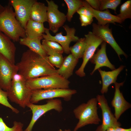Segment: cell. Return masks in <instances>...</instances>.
<instances>
[{
  "mask_svg": "<svg viewBox=\"0 0 131 131\" xmlns=\"http://www.w3.org/2000/svg\"><path fill=\"white\" fill-rule=\"evenodd\" d=\"M98 102L96 98L89 100L86 103H83L75 108L73 112L78 123L73 131L89 124H98L101 120L98 114Z\"/></svg>",
  "mask_w": 131,
  "mask_h": 131,
  "instance_id": "3957f363",
  "label": "cell"
},
{
  "mask_svg": "<svg viewBox=\"0 0 131 131\" xmlns=\"http://www.w3.org/2000/svg\"><path fill=\"white\" fill-rule=\"evenodd\" d=\"M43 48L48 56V59L54 66L59 68L63 61L62 54L58 53L50 49L44 44L42 43Z\"/></svg>",
  "mask_w": 131,
  "mask_h": 131,
  "instance_id": "cb8c5ba5",
  "label": "cell"
},
{
  "mask_svg": "<svg viewBox=\"0 0 131 131\" xmlns=\"http://www.w3.org/2000/svg\"><path fill=\"white\" fill-rule=\"evenodd\" d=\"M46 28L43 23L29 20L25 29L26 37L33 39L41 36L45 33Z\"/></svg>",
  "mask_w": 131,
  "mask_h": 131,
  "instance_id": "7402d4cb",
  "label": "cell"
},
{
  "mask_svg": "<svg viewBox=\"0 0 131 131\" xmlns=\"http://www.w3.org/2000/svg\"><path fill=\"white\" fill-rule=\"evenodd\" d=\"M47 3V19L49 30L56 33L59 28L63 26L66 18L65 14L60 11L58 6L52 0H46Z\"/></svg>",
  "mask_w": 131,
  "mask_h": 131,
  "instance_id": "8fae6325",
  "label": "cell"
},
{
  "mask_svg": "<svg viewBox=\"0 0 131 131\" xmlns=\"http://www.w3.org/2000/svg\"><path fill=\"white\" fill-rule=\"evenodd\" d=\"M96 98L98 104L101 110L102 123L95 131H105L111 127H120L121 124L118 121V120L112 113L107 100L104 94L97 95Z\"/></svg>",
  "mask_w": 131,
  "mask_h": 131,
  "instance_id": "30bf717a",
  "label": "cell"
},
{
  "mask_svg": "<svg viewBox=\"0 0 131 131\" xmlns=\"http://www.w3.org/2000/svg\"><path fill=\"white\" fill-rule=\"evenodd\" d=\"M84 1L91 12L93 17L95 18L98 21V25H103L110 23L115 24L116 22L122 23L118 17L112 14L108 9L103 11L96 10L92 8L85 0H84Z\"/></svg>",
  "mask_w": 131,
  "mask_h": 131,
  "instance_id": "ac0fdd59",
  "label": "cell"
},
{
  "mask_svg": "<svg viewBox=\"0 0 131 131\" xmlns=\"http://www.w3.org/2000/svg\"><path fill=\"white\" fill-rule=\"evenodd\" d=\"M26 81L12 80L10 87L7 91L8 99L25 108L30 103L32 90L26 86Z\"/></svg>",
  "mask_w": 131,
  "mask_h": 131,
  "instance_id": "5b68a950",
  "label": "cell"
},
{
  "mask_svg": "<svg viewBox=\"0 0 131 131\" xmlns=\"http://www.w3.org/2000/svg\"><path fill=\"white\" fill-rule=\"evenodd\" d=\"M26 106L31 110L32 115L31 121L27 128L23 131H32L36 122L43 115L47 112L54 109L59 113L62 110V102L59 99H48L46 104L36 105L31 102Z\"/></svg>",
  "mask_w": 131,
  "mask_h": 131,
  "instance_id": "52a82bcc",
  "label": "cell"
},
{
  "mask_svg": "<svg viewBox=\"0 0 131 131\" xmlns=\"http://www.w3.org/2000/svg\"><path fill=\"white\" fill-rule=\"evenodd\" d=\"M5 9V7L2 6L0 4V13L4 11Z\"/></svg>",
  "mask_w": 131,
  "mask_h": 131,
  "instance_id": "74e56055",
  "label": "cell"
},
{
  "mask_svg": "<svg viewBox=\"0 0 131 131\" xmlns=\"http://www.w3.org/2000/svg\"><path fill=\"white\" fill-rule=\"evenodd\" d=\"M115 131H131V128L125 129L121 128L120 126H117L115 128Z\"/></svg>",
  "mask_w": 131,
  "mask_h": 131,
  "instance_id": "d590c367",
  "label": "cell"
},
{
  "mask_svg": "<svg viewBox=\"0 0 131 131\" xmlns=\"http://www.w3.org/2000/svg\"><path fill=\"white\" fill-rule=\"evenodd\" d=\"M83 6L80 8L77 11V12L79 14L83 15L86 16L91 19H93L94 17L92 14L86 6L83 0Z\"/></svg>",
  "mask_w": 131,
  "mask_h": 131,
  "instance_id": "1f68e13d",
  "label": "cell"
},
{
  "mask_svg": "<svg viewBox=\"0 0 131 131\" xmlns=\"http://www.w3.org/2000/svg\"><path fill=\"white\" fill-rule=\"evenodd\" d=\"M16 48L11 40L0 31V54L15 64Z\"/></svg>",
  "mask_w": 131,
  "mask_h": 131,
  "instance_id": "e0dca14e",
  "label": "cell"
},
{
  "mask_svg": "<svg viewBox=\"0 0 131 131\" xmlns=\"http://www.w3.org/2000/svg\"><path fill=\"white\" fill-rule=\"evenodd\" d=\"M58 131H71L70 129H66L64 130H62L61 129H60Z\"/></svg>",
  "mask_w": 131,
  "mask_h": 131,
  "instance_id": "f35d334b",
  "label": "cell"
},
{
  "mask_svg": "<svg viewBox=\"0 0 131 131\" xmlns=\"http://www.w3.org/2000/svg\"><path fill=\"white\" fill-rule=\"evenodd\" d=\"M63 27L66 32V35H63L61 32L57 33L55 36L51 35L49 33V28H46L45 33L46 34L42 35L44 39L56 42L59 44L63 48L64 52L67 54H70L69 45L72 42H76L79 39L77 36L75 35L76 29L74 27H70L66 25Z\"/></svg>",
  "mask_w": 131,
  "mask_h": 131,
  "instance_id": "ba28073f",
  "label": "cell"
},
{
  "mask_svg": "<svg viewBox=\"0 0 131 131\" xmlns=\"http://www.w3.org/2000/svg\"><path fill=\"white\" fill-rule=\"evenodd\" d=\"M67 7L66 16V19L70 22L74 14L83 6V0H64Z\"/></svg>",
  "mask_w": 131,
  "mask_h": 131,
  "instance_id": "d4e9b609",
  "label": "cell"
},
{
  "mask_svg": "<svg viewBox=\"0 0 131 131\" xmlns=\"http://www.w3.org/2000/svg\"><path fill=\"white\" fill-rule=\"evenodd\" d=\"M124 82V81L121 83L116 82L114 83L115 92L111 104L114 108V115L117 120L123 113L131 107V104L125 100L120 90V87L123 85Z\"/></svg>",
  "mask_w": 131,
  "mask_h": 131,
  "instance_id": "9a60e30c",
  "label": "cell"
},
{
  "mask_svg": "<svg viewBox=\"0 0 131 131\" xmlns=\"http://www.w3.org/2000/svg\"><path fill=\"white\" fill-rule=\"evenodd\" d=\"M100 49H98L97 52L94 54L90 59V62L95 64L94 68L90 73L92 75L95 71L103 66L107 67L112 70L115 69V66L109 60L106 53V43L103 41L101 44Z\"/></svg>",
  "mask_w": 131,
  "mask_h": 131,
  "instance_id": "2e32d148",
  "label": "cell"
},
{
  "mask_svg": "<svg viewBox=\"0 0 131 131\" xmlns=\"http://www.w3.org/2000/svg\"><path fill=\"white\" fill-rule=\"evenodd\" d=\"M79 59L75 58L71 54L64 58L60 67L57 69L58 74L68 80L72 75Z\"/></svg>",
  "mask_w": 131,
  "mask_h": 131,
  "instance_id": "ffe728a7",
  "label": "cell"
},
{
  "mask_svg": "<svg viewBox=\"0 0 131 131\" xmlns=\"http://www.w3.org/2000/svg\"><path fill=\"white\" fill-rule=\"evenodd\" d=\"M18 72L16 65L0 54V88L7 91L11 86L13 76Z\"/></svg>",
  "mask_w": 131,
  "mask_h": 131,
  "instance_id": "7c38bea8",
  "label": "cell"
},
{
  "mask_svg": "<svg viewBox=\"0 0 131 131\" xmlns=\"http://www.w3.org/2000/svg\"><path fill=\"white\" fill-rule=\"evenodd\" d=\"M70 82L57 74L49 75L26 81V86L31 90L49 88L66 89Z\"/></svg>",
  "mask_w": 131,
  "mask_h": 131,
  "instance_id": "277c9868",
  "label": "cell"
},
{
  "mask_svg": "<svg viewBox=\"0 0 131 131\" xmlns=\"http://www.w3.org/2000/svg\"><path fill=\"white\" fill-rule=\"evenodd\" d=\"M43 57L30 49L24 52L20 61L16 65L18 73L26 81L41 76L57 74V70Z\"/></svg>",
  "mask_w": 131,
  "mask_h": 131,
  "instance_id": "6da1fadb",
  "label": "cell"
},
{
  "mask_svg": "<svg viewBox=\"0 0 131 131\" xmlns=\"http://www.w3.org/2000/svg\"><path fill=\"white\" fill-rule=\"evenodd\" d=\"M0 31L14 42L26 37L25 29L16 19L12 7L9 4L0 13Z\"/></svg>",
  "mask_w": 131,
  "mask_h": 131,
  "instance_id": "7a4b0ae2",
  "label": "cell"
},
{
  "mask_svg": "<svg viewBox=\"0 0 131 131\" xmlns=\"http://www.w3.org/2000/svg\"><path fill=\"white\" fill-rule=\"evenodd\" d=\"M121 20L122 23L126 19L131 18V0H128L121 6L120 12L116 15Z\"/></svg>",
  "mask_w": 131,
  "mask_h": 131,
  "instance_id": "4316f807",
  "label": "cell"
},
{
  "mask_svg": "<svg viewBox=\"0 0 131 131\" xmlns=\"http://www.w3.org/2000/svg\"><path fill=\"white\" fill-rule=\"evenodd\" d=\"M13 125L11 128L8 127L4 122L1 117H0V131H23V124L21 122L15 121Z\"/></svg>",
  "mask_w": 131,
  "mask_h": 131,
  "instance_id": "83f0119b",
  "label": "cell"
},
{
  "mask_svg": "<svg viewBox=\"0 0 131 131\" xmlns=\"http://www.w3.org/2000/svg\"><path fill=\"white\" fill-rule=\"evenodd\" d=\"M79 15V19L82 26H85L90 25L93 21V19L86 16L82 14Z\"/></svg>",
  "mask_w": 131,
  "mask_h": 131,
  "instance_id": "d6a6232c",
  "label": "cell"
},
{
  "mask_svg": "<svg viewBox=\"0 0 131 131\" xmlns=\"http://www.w3.org/2000/svg\"><path fill=\"white\" fill-rule=\"evenodd\" d=\"M36 0H10L9 4L13 7L17 20L25 29L30 20V14L32 7Z\"/></svg>",
  "mask_w": 131,
  "mask_h": 131,
  "instance_id": "4fadbf2b",
  "label": "cell"
},
{
  "mask_svg": "<svg viewBox=\"0 0 131 131\" xmlns=\"http://www.w3.org/2000/svg\"><path fill=\"white\" fill-rule=\"evenodd\" d=\"M92 33L101 39L103 41L109 44L115 51L120 59V56L123 55L126 58L127 55L120 47L115 41L112 34V29L109 27V24L100 25L95 23L92 25Z\"/></svg>",
  "mask_w": 131,
  "mask_h": 131,
  "instance_id": "5bb4252c",
  "label": "cell"
},
{
  "mask_svg": "<svg viewBox=\"0 0 131 131\" xmlns=\"http://www.w3.org/2000/svg\"><path fill=\"white\" fill-rule=\"evenodd\" d=\"M124 67V66L122 65L116 69L109 71L102 70L100 68L98 69L102 80V87L100 92L102 94L107 92L111 84L116 82L118 76Z\"/></svg>",
  "mask_w": 131,
  "mask_h": 131,
  "instance_id": "d6986e66",
  "label": "cell"
},
{
  "mask_svg": "<svg viewBox=\"0 0 131 131\" xmlns=\"http://www.w3.org/2000/svg\"><path fill=\"white\" fill-rule=\"evenodd\" d=\"M85 0L92 8L95 10L100 11V0Z\"/></svg>",
  "mask_w": 131,
  "mask_h": 131,
  "instance_id": "836d02e7",
  "label": "cell"
},
{
  "mask_svg": "<svg viewBox=\"0 0 131 131\" xmlns=\"http://www.w3.org/2000/svg\"><path fill=\"white\" fill-rule=\"evenodd\" d=\"M85 38L86 45L82 57L83 62L80 68L75 72L76 74L80 77L85 75L84 69L86 64L94 54L97 48L103 41L90 31L85 35Z\"/></svg>",
  "mask_w": 131,
  "mask_h": 131,
  "instance_id": "9c48e42d",
  "label": "cell"
},
{
  "mask_svg": "<svg viewBox=\"0 0 131 131\" xmlns=\"http://www.w3.org/2000/svg\"><path fill=\"white\" fill-rule=\"evenodd\" d=\"M47 6L37 1L33 5L30 14V20L41 23L47 22Z\"/></svg>",
  "mask_w": 131,
  "mask_h": 131,
  "instance_id": "44dd1931",
  "label": "cell"
},
{
  "mask_svg": "<svg viewBox=\"0 0 131 131\" xmlns=\"http://www.w3.org/2000/svg\"><path fill=\"white\" fill-rule=\"evenodd\" d=\"M0 104L10 108L12 111L16 114H18L19 111L12 106L8 101L7 93L0 88Z\"/></svg>",
  "mask_w": 131,
  "mask_h": 131,
  "instance_id": "f546056e",
  "label": "cell"
},
{
  "mask_svg": "<svg viewBox=\"0 0 131 131\" xmlns=\"http://www.w3.org/2000/svg\"><path fill=\"white\" fill-rule=\"evenodd\" d=\"M12 80L15 81H19L25 80L23 77L18 73L15 74L13 76Z\"/></svg>",
  "mask_w": 131,
  "mask_h": 131,
  "instance_id": "e575fe53",
  "label": "cell"
},
{
  "mask_svg": "<svg viewBox=\"0 0 131 131\" xmlns=\"http://www.w3.org/2000/svg\"><path fill=\"white\" fill-rule=\"evenodd\" d=\"M43 39L42 36L36 38L30 39L26 37L20 38L19 41L20 44L26 46L29 49L42 56H48L43 49L41 40Z\"/></svg>",
  "mask_w": 131,
  "mask_h": 131,
  "instance_id": "603a6c76",
  "label": "cell"
},
{
  "mask_svg": "<svg viewBox=\"0 0 131 131\" xmlns=\"http://www.w3.org/2000/svg\"><path fill=\"white\" fill-rule=\"evenodd\" d=\"M115 127H112L110 128L106 129L105 131H115Z\"/></svg>",
  "mask_w": 131,
  "mask_h": 131,
  "instance_id": "8d00e7d4",
  "label": "cell"
},
{
  "mask_svg": "<svg viewBox=\"0 0 131 131\" xmlns=\"http://www.w3.org/2000/svg\"><path fill=\"white\" fill-rule=\"evenodd\" d=\"M77 92L76 90L69 88H49L32 90L30 102L33 104L43 99L61 98L66 101H70L72 96Z\"/></svg>",
  "mask_w": 131,
  "mask_h": 131,
  "instance_id": "8992f818",
  "label": "cell"
},
{
  "mask_svg": "<svg viewBox=\"0 0 131 131\" xmlns=\"http://www.w3.org/2000/svg\"><path fill=\"white\" fill-rule=\"evenodd\" d=\"M100 11L110 9L114 10L116 13V9L121 3V0H100Z\"/></svg>",
  "mask_w": 131,
  "mask_h": 131,
  "instance_id": "f1b7e54d",
  "label": "cell"
},
{
  "mask_svg": "<svg viewBox=\"0 0 131 131\" xmlns=\"http://www.w3.org/2000/svg\"><path fill=\"white\" fill-rule=\"evenodd\" d=\"M85 45V37L79 38L75 44L70 47V52L77 59L82 58Z\"/></svg>",
  "mask_w": 131,
  "mask_h": 131,
  "instance_id": "484cf974",
  "label": "cell"
},
{
  "mask_svg": "<svg viewBox=\"0 0 131 131\" xmlns=\"http://www.w3.org/2000/svg\"><path fill=\"white\" fill-rule=\"evenodd\" d=\"M42 43L44 44L50 49L58 53L62 54L64 52L62 47L56 42L44 39L42 40Z\"/></svg>",
  "mask_w": 131,
  "mask_h": 131,
  "instance_id": "4dcf8cb0",
  "label": "cell"
}]
</instances>
